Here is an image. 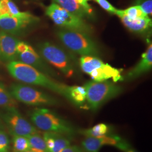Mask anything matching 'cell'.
Wrapping results in <instances>:
<instances>
[{
    "label": "cell",
    "mask_w": 152,
    "mask_h": 152,
    "mask_svg": "<svg viewBox=\"0 0 152 152\" xmlns=\"http://www.w3.org/2000/svg\"><path fill=\"white\" fill-rule=\"evenodd\" d=\"M7 69L12 77L19 81L46 88L68 99L69 86L56 81L51 77L20 61L7 63Z\"/></svg>",
    "instance_id": "6da1fadb"
},
{
    "label": "cell",
    "mask_w": 152,
    "mask_h": 152,
    "mask_svg": "<svg viewBox=\"0 0 152 152\" xmlns=\"http://www.w3.org/2000/svg\"><path fill=\"white\" fill-rule=\"evenodd\" d=\"M31 120L38 129L64 136H73L76 130L68 121L48 109L36 108L30 114Z\"/></svg>",
    "instance_id": "7a4b0ae2"
},
{
    "label": "cell",
    "mask_w": 152,
    "mask_h": 152,
    "mask_svg": "<svg viewBox=\"0 0 152 152\" xmlns=\"http://www.w3.org/2000/svg\"><path fill=\"white\" fill-rule=\"evenodd\" d=\"M56 34L65 47L72 52L82 56H99L98 46L90 35L64 28L59 30Z\"/></svg>",
    "instance_id": "3957f363"
},
{
    "label": "cell",
    "mask_w": 152,
    "mask_h": 152,
    "mask_svg": "<svg viewBox=\"0 0 152 152\" xmlns=\"http://www.w3.org/2000/svg\"><path fill=\"white\" fill-rule=\"evenodd\" d=\"M86 90L88 107L95 110L111 99L117 96L122 91V87L110 81L87 82L83 86Z\"/></svg>",
    "instance_id": "277c9868"
},
{
    "label": "cell",
    "mask_w": 152,
    "mask_h": 152,
    "mask_svg": "<svg viewBox=\"0 0 152 152\" xmlns=\"http://www.w3.org/2000/svg\"><path fill=\"white\" fill-rule=\"evenodd\" d=\"M80 64L82 71L90 76L92 81L103 82L112 79L117 82L124 80L121 69L104 63L98 57L82 56Z\"/></svg>",
    "instance_id": "5b68a950"
},
{
    "label": "cell",
    "mask_w": 152,
    "mask_h": 152,
    "mask_svg": "<svg viewBox=\"0 0 152 152\" xmlns=\"http://www.w3.org/2000/svg\"><path fill=\"white\" fill-rule=\"evenodd\" d=\"M45 14L56 25L60 27L88 35L92 33V27L85 20L66 10L54 2L46 8Z\"/></svg>",
    "instance_id": "8992f818"
},
{
    "label": "cell",
    "mask_w": 152,
    "mask_h": 152,
    "mask_svg": "<svg viewBox=\"0 0 152 152\" xmlns=\"http://www.w3.org/2000/svg\"><path fill=\"white\" fill-rule=\"evenodd\" d=\"M38 49L44 60L61 71L66 77H71L75 73V64L64 50L49 42L39 44Z\"/></svg>",
    "instance_id": "52a82bcc"
},
{
    "label": "cell",
    "mask_w": 152,
    "mask_h": 152,
    "mask_svg": "<svg viewBox=\"0 0 152 152\" xmlns=\"http://www.w3.org/2000/svg\"><path fill=\"white\" fill-rule=\"evenodd\" d=\"M10 93L15 100L30 105H55L59 103L57 99L49 94L23 84H12Z\"/></svg>",
    "instance_id": "ba28073f"
},
{
    "label": "cell",
    "mask_w": 152,
    "mask_h": 152,
    "mask_svg": "<svg viewBox=\"0 0 152 152\" xmlns=\"http://www.w3.org/2000/svg\"><path fill=\"white\" fill-rule=\"evenodd\" d=\"M0 117L12 135L28 137L38 133L37 129L22 116L16 107H6L1 109Z\"/></svg>",
    "instance_id": "9c48e42d"
},
{
    "label": "cell",
    "mask_w": 152,
    "mask_h": 152,
    "mask_svg": "<svg viewBox=\"0 0 152 152\" xmlns=\"http://www.w3.org/2000/svg\"><path fill=\"white\" fill-rule=\"evenodd\" d=\"M38 21V18L33 15L22 18L6 14L0 17V28L12 36L18 35L23 32L29 26Z\"/></svg>",
    "instance_id": "30bf717a"
},
{
    "label": "cell",
    "mask_w": 152,
    "mask_h": 152,
    "mask_svg": "<svg viewBox=\"0 0 152 152\" xmlns=\"http://www.w3.org/2000/svg\"><path fill=\"white\" fill-rule=\"evenodd\" d=\"M17 58L20 61L32 66L48 76H57L56 72L45 62L41 55L38 54L29 45H28L27 49L23 52L17 54Z\"/></svg>",
    "instance_id": "8fae6325"
},
{
    "label": "cell",
    "mask_w": 152,
    "mask_h": 152,
    "mask_svg": "<svg viewBox=\"0 0 152 152\" xmlns=\"http://www.w3.org/2000/svg\"><path fill=\"white\" fill-rule=\"evenodd\" d=\"M19 40L12 35L2 31L0 32V59L8 63L16 61V46Z\"/></svg>",
    "instance_id": "7c38bea8"
},
{
    "label": "cell",
    "mask_w": 152,
    "mask_h": 152,
    "mask_svg": "<svg viewBox=\"0 0 152 152\" xmlns=\"http://www.w3.org/2000/svg\"><path fill=\"white\" fill-rule=\"evenodd\" d=\"M115 15L120 18L125 27L132 32L138 33L146 32L152 27V19L149 16L143 18L130 19L123 14L121 10L119 9H117Z\"/></svg>",
    "instance_id": "4fadbf2b"
},
{
    "label": "cell",
    "mask_w": 152,
    "mask_h": 152,
    "mask_svg": "<svg viewBox=\"0 0 152 152\" xmlns=\"http://www.w3.org/2000/svg\"><path fill=\"white\" fill-rule=\"evenodd\" d=\"M152 67V45L149 44L146 51L142 55L141 60L126 75V79L132 80L150 71Z\"/></svg>",
    "instance_id": "5bb4252c"
},
{
    "label": "cell",
    "mask_w": 152,
    "mask_h": 152,
    "mask_svg": "<svg viewBox=\"0 0 152 152\" xmlns=\"http://www.w3.org/2000/svg\"><path fill=\"white\" fill-rule=\"evenodd\" d=\"M117 136H106L103 137H87L82 142L83 149L86 152H99L106 145L115 146L120 139Z\"/></svg>",
    "instance_id": "9a60e30c"
},
{
    "label": "cell",
    "mask_w": 152,
    "mask_h": 152,
    "mask_svg": "<svg viewBox=\"0 0 152 152\" xmlns=\"http://www.w3.org/2000/svg\"><path fill=\"white\" fill-rule=\"evenodd\" d=\"M54 3L60 6L66 10L71 12L82 19L92 18V16L88 14L83 7L80 5L76 0H53Z\"/></svg>",
    "instance_id": "2e32d148"
},
{
    "label": "cell",
    "mask_w": 152,
    "mask_h": 152,
    "mask_svg": "<svg viewBox=\"0 0 152 152\" xmlns=\"http://www.w3.org/2000/svg\"><path fill=\"white\" fill-rule=\"evenodd\" d=\"M68 99L77 105H82L86 102V90L85 87L79 86H69Z\"/></svg>",
    "instance_id": "e0dca14e"
},
{
    "label": "cell",
    "mask_w": 152,
    "mask_h": 152,
    "mask_svg": "<svg viewBox=\"0 0 152 152\" xmlns=\"http://www.w3.org/2000/svg\"><path fill=\"white\" fill-rule=\"evenodd\" d=\"M31 150L36 152H49L44 137L38 133L27 137Z\"/></svg>",
    "instance_id": "ac0fdd59"
},
{
    "label": "cell",
    "mask_w": 152,
    "mask_h": 152,
    "mask_svg": "<svg viewBox=\"0 0 152 152\" xmlns=\"http://www.w3.org/2000/svg\"><path fill=\"white\" fill-rule=\"evenodd\" d=\"M109 127L104 124H100L94 126L91 129L82 130L80 133L86 137H103L107 136Z\"/></svg>",
    "instance_id": "d6986e66"
},
{
    "label": "cell",
    "mask_w": 152,
    "mask_h": 152,
    "mask_svg": "<svg viewBox=\"0 0 152 152\" xmlns=\"http://www.w3.org/2000/svg\"><path fill=\"white\" fill-rule=\"evenodd\" d=\"M15 99L12 96L11 94L0 83V107L2 108L16 107Z\"/></svg>",
    "instance_id": "ffe728a7"
},
{
    "label": "cell",
    "mask_w": 152,
    "mask_h": 152,
    "mask_svg": "<svg viewBox=\"0 0 152 152\" xmlns=\"http://www.w3.org/2000/svg\"><path fill=\"white\" fill-rule=\"evenodd\" d=\"M14 152H23L30 150L31 147L27 137L12 135Z\"/></svg>",
    "instance_id": "44dd1931"
},
{
    "label": "cell",
    "mask_w": 152,
    "mask_h": 152,
    "mask_svg": "<svg viewBox=\"0 0 152 152\" xmlns=\"http://www.w3.org/2000/svg\"><path fill=\"white\" fill-rule=\"evenodd\" d=\"M54 145L50 152H61L66 147L71 145V141L66 136L60 134L53 132Z\"/></svg>",
    "instance_id": "7402d4cb"
},
{
    "label": "cell",
    "mask_w": 152,
    "mask_h": 152,
    "mask_svg": "<svg viewBox=\"0 0 152 152\" xmlns=\"http://www.w3.org/2000/svg\"><path fill=\"white\" fill-rule=\"evenodd\" d=\"M123 14L130 19L143 18L149 16L139 6L135 5L130 7L125 10H121Z\"/></svg>",
    "instance_id": "603a6c76"
},
{
    "label": "cell",
    "mask_w": 152,
    "mask_h": 152,
    "mask_svg": "<svg viewBox=\"0 0 152 152\" xmlns=\"http://www.w3.org/2000/svg\"><path fill=\"white\" fill-rule=\"evenodd\" d=\"M135 5L140 6L148 15H152V0H135Z\"/></svg>",
    "instance_id": "cb8c5ba5"
},
{
    "label": "cell",
    "mask_w": 152,
    "mask_h": 152,
    "mask_svg": "<svg viewBox=\"0 0 152 152\" xmlns=\"http://www.w3.org/2000/svg\"><path fill=\"white\" fill-rule=\"evenodd\" d=\"M10 140L8 135L5 131L0 130V151L9 152Z\"/></svg>",
    "instance_id": "d4e9b609"
},
{
    "label": "cell",
    "mask_w": 152,
    "mask_h": 152,
    "mask_svg": "<svg viewBox=\"0 0 152 152\" xmlns=\"http://www.w3.org/2000/svg\"><path fill=\"white\" fill-rule=\"evenodd\" d=\"M115 147L124 152H139L126 141L120 139Z\"/></svg>",
    "instance_id": "484cf974"
},
{
    "label": "cell",
    "mask_w": 152,
    "mask_h": 152,
    "mask_svg": "<svg viewBox=\"0 0 152 152\" xmlns=\"http://www.w3.org/2000/svg\"><path fill=\"white\" fill-rule=\"evenodd\" d=\"M95 1L105 10H106L110 14L115 15L117 9L115 8L114 6L107 0H95Z\"/></svg>",
    "instance_id": "4316f807"
},
{
    "label": "cell",
    "mask_w": 152,
    "mask_h": 152,
    "mask_svg": "<svg viewBox=\"0 0 152 152\" xmlns=\"http://www.w3.org/2000/svg\"><path fill=\"white\" fill-rule=\"evenodd\" d=\"M77 2L83 7V9L87 11L89 15L92 16V10L91 6L88 4V1L91 0H76Z\"/></svg>",
    "instance_id": "83f0119b"
},
{
    "label": "cell",
    "mask_w": 152,
    "mask_h": 152,
    "mask_svg": "<svg viewBox=\"0 0 152 152\" xmlns=\"http://www.w3.org/2000/svg\"><path fill=\"white\" fill-rule=\"evenodd\" d=\"M61 152H83L81 148L76 145H69Z\"/></svg>",
    "instance_id": "f1b7e54d"
},
{
    "label": "cell",
    "mask_w": 152,
    "mask_h": 152,
    "mask_svg": "<svg viewBox=\"0 0 152 152\" xmlns=\"http://www.w3.org/2000/svg\"><path fill=\"white\" fill-rule=\"evenodd\" d=\"M34 152V151H33L32 150H31V149H30V150H28V151H25V152Z\"/></svg>",
    "instance_id": "f546056e"
},
{
    "label": "cell",
    "mask_w": 152,
    "mask_h": 152,
    "mask_svg": "<svg viewBox=\"0 0 152 152\" xmlns=\"http://www.w3.org/2000/svg\"><path fill=\"white\" fill-rule=\"evenodd\" d=\"M0 152H1V151H0Z\"/></svg>",
    "instance_id": "4dcf8cb0"
}]
</instances>
